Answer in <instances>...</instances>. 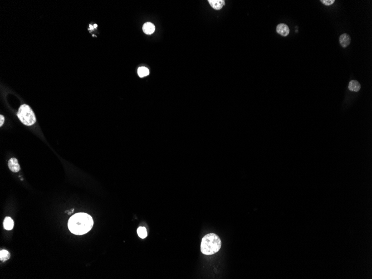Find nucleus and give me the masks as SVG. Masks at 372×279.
Returning <instances> with one entry per match:
<instances>
[{
    "label": "nucleus",
    "mask_w": 372,
    "mask_h": 279,
    "mask_svg": "<svg viewBox=\"0 0 372 279\" xmlns=\"http://www.w3.org/2000/svg\"><path fill=\"white\" fill-rule=\"evenodd\" d=\"M94 28H96V27H97V25H96V24H94Z\"/></svg>",
    "instance_id": "obj_17"
},
{
    "label": "nucleus",
    "mask_w": 372,
    "mask_h": 279,
    "mask_svg": "<svg viewBox=\"0 0 372 279\" xmlns=\"http://www.w3.org/2000/svg\"><path fill=\"white\" fill-rule=\"evenodd\" d=\"M14 223L12 219L10 217H6L3 221V227L6 230H11L13 229Z\"/></svg>",
    "instance_id": "obj_10"
},
{
    "label": "nucleus",
    "mask_w": 372,
    "mask_h": 279,
    "mask_svg": "<svg viewBox=\"0 0 372 279\" xmlns=\"http://www.w3.org/2000/svg\"><path fill=\"white\" fill-rule=\"evenodd\" d=\"M8 166L10 170L15 173L18 172L20 170V166L18 160L15 158H12L9 160Z\"/></svg>",
    "instance_id": "obj_5"
},
{
    "label": "nucleus",
    "mask_w": 372,
    "mask_h": 279,
    "mask_svg": "<svg viewBox=\"0 0 372 279\" xmlns=\"http://www.w3.org/2000/svg\"><path fill=\"white\" fill-rule=\"evenodd\" d=\"M17 116L21 123L27 126H33L36 122L35 114L30 106L26 104H22L19 108Z\"/></svg>",
    "instance_id": "obj_3"
},
{
    "label": "nucleus",
    "mask_w": 372,
    "mask_h": 279,
    "mask_svg": "<svg viewBox=\"0 0 372 279\" xmlns=\"http://www.w3.org/2000/svg\"><path fill=\"white\" fill-rule=\"evenodd\" d=\"M208 2L211 6L216 10L222 9L223 6L225 5V2L224 0H208Z\"/></svg>",
    "instance_id": "obj_6"
},
{
    "label": "nucleus",
    "mask_w": 372,
    "mask_h": 279,
    "mask_svg": "<svg viewBox=\"0 0 372 279\" xmlns=\"http://www.w3.org/2000/svg\"><path fill=\"white\" fill-rule=\"evenodd\" d=\"M144 33L147 35H151L155 31V26L151 22H146L144 24L143 26Z\"/></svg>",
    "instance_id": "obj_8"
},
{
    "label": "nucleus",
    "mask_w": 372,
    "mask_h": 279,
    "mask_svg": "<svg viewBox=\"0 0 372 279\" xmlns=\"http://www.w3.org/2000/svg\"><path fill=\"white\" fill-rule=\"evenodd\" d=\"M93 28H94V27H93V26H91V25H90V29H93Z\"/></svg>",
    "instance_id": "obj_16"
},
{
    "label": "nucleus",
    "mask_w": 372,
    "mask_h": 279,
    "mask_svg": "<svg viewBox=\"0 0 372 279\" xmlns=\"http://www.w3.org/2000/svg\"><path fill=\"white\" fill-rule=\"evenodd\" d=\"M4 122H5V117L2 115H0V126H2Z\"/></svg>",
    "instance_id": "obj_15"
},
{
    "label": "nucleus",
    "mask_w": 372,
    "mask_h": 279,
    "mask_svg": "<svg viewBox=\"0 0 372 279\" xmlns=\"http://www.w3.org/2000/svg\"><path fill=\"white\" fill-rule=\"evenodd\" d=\"M277 33L283 36H287L290 33L289 27L284 23L279 24L276 27Z\"/></svg>",
    "instance_id": "obj_4"
},
{
    "label": "nucleus",
    "mask_w": 372,
    "mask_h": 279,
    "mask_svg": "<svg viewBox=\"0 0 372 279\" xmlns=\"http://www.w3.org/2000/svg\"><path fill=\"white\" fill-rule=\"evenodd\" d=\"M360 84L356 80H351L349 84L348 88L352 91L357 92L360 89Z\"/></svg>",
    "instance_id": "obj_9"
},
{
    "label": "nucleus",
    "mask_w": 372,
    "mask_h": 279,
    "mask_svg": "<svg viewBox=\"0 0 372 279\" xmlns=\"http://www.w3.org/2000/svg\"><path fill=\"white\" fill-rule=\"evenodd\" d=\"M351 41V39L350 37L349 36V35L346 33H343L342 35H340V38H339V42L341 45V46L346 48V47L349 45Z\"/></svg>",
    "instance_id": "obj_7"
},
{
    "label": "nucleus",
    "mask_w": 372,
    "mask_h": 279,
    "mask_svg": "<svg viewBox=\"0 0 372 279\" xmlns=\"http://www.w3.org/2000/svg\"><path fill=\"white\" fill-rule=\"evenodd\" d=\"M10 258V253L6 250H1L0 252V259L2 262H5Z\"/></svg>",
    "instance_id": "obj_12"
},
{
    "label": "nucleus",
    "mask_w": 372,
    "mask_h": 279,
    "mask_svg": "<svg viewBox=\"0 0 372 279\" xmlns=\"http://www.w3.org/2000/svg\"><path fill=\"white\" fill-rule=\"evenodd\" d=\"M93 224V219L90 215L85 213H79L70 217L68 227L74 234L82 235L92 229Z\"/></svg>",
    "instance_id": "obj_1"
},
{
    "label": "nucleus",
    "mask_w": 372,
    "mask_h": 279,
    "mask_svg": "<svg viewBox=\"0 0 372 279\" xmlns=\"http://www.w3.org/2000/svg\"><path fill=\"white\" fill-rule=\"evenodd\" d=\"M221 247V240L215 233H211L204 236L201 244V251L206 255L217 253Z\"/></svg>",
    "instance_id": "obj_2"
},
{
    "label": "nucleus",
    "mask_w": 372,
    "mask_h": 279,
    "mask_svg": "<svg viewBox=\"0 0 372 279\" xmlns=\"http://www.w3.org/2000/svg\"><path fill=\"white\" fill-rule=\"evenodd\" d=\"M320 2L326 5V6H330L334 3V0H321Z\"/></svg>",
    "instance_id": "obj_14"
},
{
    "label": "nucleus",
    "mask_w": 372,
    "mask_h": 279,
    "mask_svg": "<svg viewBox=\"0 0 372 279\" xmlns=\"http://www.w3.org/2000/svg\"><path fill=\"white\" fill-rule=\"evenodd\" d=\"M149 74L150 71L146 67H140L138 69V74L140 78L146 77L149 75Z\"/></svg>",
    "instance_id": "obj_11"
},
{
    "label": "nucleus",
    "mask_w": 372,
    "mask_h": 279,
    "mask_svg": "<svg viewBox=\"0 0 372 279\" xmlns=\"http://www.w3.org/2000/svg\"><path fill=\"white\" fill-rule=\"evenodd\" d=\"M137 233L139 237L142 239H145L147 236V231L144 227H140L137 229Z\"/></svg>",
    "instance_id": "obj_13"
}]
</instances>
